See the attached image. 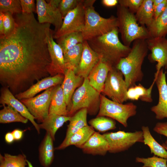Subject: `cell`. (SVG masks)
<instances>
[{
  "mask_svg": "<svg viewBox=\"0 0 167 167\" xmlns=\"http://www.w3.org/2000/svg\"><path fill=\"white\" fill-rule=\"evenodd\" d=\"M79 148L86 154L103 156L108 152L109 148L108 143L103 135L95 131Z\"/></svg>",
  "mask_w": 167,
  "mask_h": 167,
  "instance_id": "20",
  "label": "cell"
},
{
  "mask_svg": "<svg viewBox=\"0 0 167 167\" xmlns=\"http://www.w3.org/2000/svg\"><path fill=\"white\" fill-rule=\"evenodd\" d=\"M0 103L2 106L10 105L12 107L21 115L29 120L35 127L38 134L40 129L39 124L35 121V118L30 113L25 106L6 87H2L1 90Z\"/></svg>",
  "mask_w": 167,
  "mask_h": 167,
  "instance_id": "16",
  "label": "cell"
},
{
  "mask_svg": "<svg viewBox=\"0 0 167 167\" xmlns=\"http://www.w3.org/2000/svg\"><path fill=\"white\" fill-rule=\"evenodd\" d=\"M137 108L136 105L132 102L120 103L101 94L100 108L97 117L110 118L127 127L128 119L136 114Z\"/></svg>",
  "mask_w": 167,
  "mask_h": 167,
  "instance_id": "7",
  "label": "cell"
},
{
  "mask_svg": "<svg viewBox=\"0 0 167 167\" xmlns=\"http://www.w3.org/2000/svg\"><path fill=\"white\" fill-rule=\"evenodd\" d=\"M81 32H74L62 36L56 39V43L61 48L63 54L84 41Z\"/></svg>",
  "mask_w": 167,
  "mask_h": 167,
  "instance_id": "32",
  "label": "cell"
},
{
  "mask_svg": "<svg viewBox=\"0 0 167 167\" xmlns=\"http://www.w3.org/2000/svg\"><path fill=\"white\" fill-rule=\"evenodd\" d=\"M46 1L53 7L58 8L61 0H48Z\"/></svg>",
  "mask_w": 167,
  "mask_h": 167,
  "instance_id": "48",
  "label": "cell"
},
{
  "mask_svg": "<svg viewBox=\"0 0 167 167\" xmlns=\"http://www.w3.org/2000/svg\"><path fill=\"white\" fill-rule=\"evenodd\" d=\"M15 140L16 141L20 140L23 136L24 131L18 129H15L11 132Z\"/></svg>",
  "mask_w": 167,
  "mask_h": 167,
  "instance_id": "44",
  "label": "cell"
},
{
  "mask_svg": "<svg viewBox=\"0 0 167 167\" xmlns=\"http://www.w3.org/2000/svg\"><path fill=\"white\" fill-rule=\"evenodd\" d=\"M90 126L94 129L101 132L114 130L116 128L114 120L105 116L96 117L90 120L88 122Z\"/></svg>",
  "mask_w": 167,
  "mask_h": 167,
  "instance_id": "35",
  "label": "cell"
},
{
  "mask_svg": "<svg viewBox=\"0 0 167 167\" xmlns=\"http://www.w3.org/2000/svg\"><path fill=\"white\" fill-rule=\"evenodd\" d=\"M91 126H85L74 133L64 143H62L55 148L58 150H62L71 145L79 148L83 145L95 132Z\"/></svg>",
  "mask_w": 167,
  "mask_h": 167,
  "instance_id": "25",
  "label": "cell"
},
{
  "mask_svg": "<svg viewBox=\"0 0 167 167\" xmlns=\"http://www.w3.org/2000/svg\"><path fill=\"white\" fill-rule=\"evenodd\" d=\"M135 15L139 24L148 27L154 19L152 0H143Z\"/></svg>",
  "mask_w": 167,
  "mask_h": 167,
  "instance_id": "28",
  "label": "cell"
},
{
  "mask_svg": "<svg viewBox=\"0 0 167 167\" xmlns=\"http://www.w3.org/2000/svg\"><path fill=\"white\" fill-rule=\"evenodd\" d=\"M100 95L101 93L90 85L88 79L84 78L82 85L73 94L68 116L71 117L84 108L87 109L90 115L96 114L99 109Z\"/></svg>",
  "mask_w": 167,
  "mask_h": 167,
  "instance_id": "6",
  "label": "cell"
},
{
  "mask_svg": "<svg viewBox=\"0 0 167 167\" xmlns=\"http://www.w3.org/2000/svg\"><path fill=\"white\" fill-rule=\"evenodd\" d=\"M64 77V75L58 74L54 76L44 78L37 82L25 91L16 94L15 96L19 100L32 98L41 91L61 84Z\"/></svg>",
  "mask_w": 167,
  "mask_h": 167,
  "instance_id": "18",
  "label": "cell"
},
{
  "mask_svg": "<svg viewBox=\"0 0 167 167\" xmlns=\"http://www.w3.org/2000/svg\"><path fill=\"white\" fill-rule=\"evenodd\" d=\"M109 145L108 152L117 153L127 150L137 142L143 143L142 131L126 132L119 131L103 134Z\"/></svg>",
  "mask_w": 167,
  "mask_h": 167,
  "instance_id": "9",
  "label": "cell"
},
{
  "mask_svg": "<svg viewBox=\"0 0 167 167\" xmlns=\"http://www.w3.org/2000/svg\"><path fill=\"white\" fill-rule=\"evenodd\" d=\"M26 156L24 154L12 155L0 154V167H26L28 165Z\"/></svg>",
  "mask_w": 167,
  "mask_h": 167,
  "instance_id": "34",
  "label": "cell"
},
{
  "mask_svg": "<svg viewBox=\"0 0 167 167\" xmlns=\"http://www.w3.org/2000/svg\"><path fill=\"white\" fill-rule=\"evenodd\" d=\"M162 145L167 151V145H166L165 143H162Z\"/></svg>",
  "mask_w": 167,
  "mask_h": 167,
  "instance_id": "51",
  "label": "cell"
},
{
  "mask_svg": "<svg viewBox=\"0 0 167 167\" xmlns=\"http://www.w3.org/2000/svg\"><path fill=\"white\" fill-rule=\"evenodd\" d=\"M87 109H82L71 116L67 126L65 137L62 143H64L74 133L81 128L88 126Z\"/></svg>",
  "mask_w": 167,
  "mask_h": 167,
  "instance_id": "24",
  "label": "cell"
},
{
  "mask_svg": "<svg viewBox=\"0 0 167 167\" xmlns=\"http://www.w3.org/2000/svg\"><path fill=\"white\" fill-rule=\"evenodd\" d=\"M153 81L158 89L159 99L157 104L151 107V111L155 113L157 119L167 118V84L165 73L163 68L157 75H154Z\"/></svg>",
  "mask_w": 167,
  "mask_h": 167,
  "instance_id": "15",
  "label": "cell"
},
{
  "mask_svg": "<svg viewBox=\"0 0 167 167\" xmlns=\"http://www.w3.org/2000/svg\"><path fill=\"white\" fill-rule=\"evenodd\" d=\"M83 50L80 62L75 72L84 79L87 78L90 73L98 63L100 57L90 47L87 41L83 43Z\"/></svg>",
  "mask_w": 167,
  "mask_h": 167,
  "instance_id": "17",
  "label": "cell"
},
{
  "mask_svg": "<svg viewBox=\"0 0 167 167\" xmlns=\"http://www.w3.org/2000/svg\"><path fill=\"white\" fill-rule=\"evenodd\" d=\"M20 2L22 13L29 14L36 12L35 0H20Z\"/></svg>",
  "mask_w": 167,
  "mask_h": 167,
  "instance_id": "41",
  "label": "cell"
},
{
  "mask_svg": "<svg viewBox=\"0 0 167 167\" xmlns=\"http://www.w3.org/2000/svg\"><path fill=\"white\" fill-rule=\"evenodd\" d=\"M71 117L55 114H49L44 121L39 124V126L40 129H44L49 133L54 141L55 135L58 130L65 123L69 121Z\"/></svg>",
  "mask_w": 167,
  "mask_h": 167,
  "instance_id": "26",
  "label": "cell"
},
{
  "mask_svg": "<svg viewBox=\"0 0 167 167\" xmlns=\"http://www.w3.org/2000/svg\"><path fill=\"white\" fill-rule=\"evenodd\" d=\"M0 12H9L13 15L22 13L20 0H0Z\"/></svg>",
  "mask_w": 167,
  "mask_h": 167,
  "instance_id": "36",
  "label": "cell"
},
{
  "mask_svg": "<svg viewBox=\"0 0 167 167\" xmlns=\"http://www.w3.org/2000/svg\"><path fill=\"white\" fill-rule=\"evenodd\" d=\"M54 141L49 133L46 132L38 148L39 160L43 167H49L54 161Z\"/></svg>",
  "mask_w": 167,
  "mask_h": 167,
  "instance_id": "22",
  "label": "cell"
},
{
  "mask_svg": "<svg viewBox=\"0 0 167 167\" xmlns=\"http://www.w3.org/2000/svg\"><path fill=\"white\" fill-rule=\"evenodd\" d=\"M151 37H165L167 35V5L164 11L147 28Z\"/></svg>",
  "mask_w": 167,
  "mask_h": 167,
  "instance_id": "30",
  "label": "cell"
},
{
  "mask_svg": "<svg viewBox=\"0 0 167 167\" xmlns=\"http://www.w3.org/2000/svg\"><path fill=\"white\" fill-rule=\"evenodd\" d=\"M116 14L118 28L124 45L130 46L136 40H146L151 37L147 28L139 25L135 14L127 8L118 5Z\"/></svg>",
  "mask_w": 167,
  "mask_h": 167,
  "instance_id": "5",
  "label": "cell"
},
{
  "mask_svg": "<svg viewBox=\"0 0 167 167\" xmlns=\"http://www.w3.org/2000/svg\"><path fill=\"white\" fill-rule=\"evenodd\" d=\"M5 139L6 142L9 144L11 143L15 140L12 133L10 132L7 133L6 134Z\"/></svg>",
  "mask_w": 167,
  "mask_h": 167,
  "instance_id": "46",
  "label": "cell"
},
{
  "mask_svg": "<svg viewBox=\"0 0 167 167\" xmlns=\"http://www.w3.org/2000/svg\"><path fill=\"white\" fill-rule=\"evenodd\" d=\"M54 87L48 88L36 96L20 100L40 123L42 122L49 115L52 92Z\"/></svg>",
  "mask_w": 167,
  "mask_h": 167,
  "instance_id": "11",
  "label": "cell"
},
{
  "mask_svg": "<svg viewBox=\"0 0 167 167\" xmlns=\"http://www.w3.org/2000/svg\"><path fill=\"white\" fill-rule=\"evenodd\" d=\"M143 0H119L120 6L127 8L133 14H135L142 4Z\"/></svg>",
  "mask_w": 167,
  "mask_h": 167,
  "instance_id": "40",
  "label": "cell"
},
{
  "mask_svg": "<svg viewBox=\"0 0 167 167\" xmlns=\"http://www.w3.org/2000/svg\"><path fill=\"white\" fill-rule=\"evenodd\" d=\"M135 161L143 164L141 167H167V159L155 155L147 158L137 157Z\"/></svg>",
  "mask_w": 167,
  "mask_h": 167,
  "instance_id": "37",
  "label": "cell"
},
{
  "mask_svg": "<svg viewBox=\"0 0 167 167\" xmlns=\"http://www.w3.org/2000/svg\"><path fill=\"white\" fill-rule=\"evenodd\" d=\"M163 1V0H152V5L154 10Z\"/></svg>",
  "mask_w": 167,
  "mask_h": 167,
  "instance_id": "49",
  "label": "cell"
},
{
  "mask_svg": "<svg viewBox=\"0 0 167 167\" xmlns=\"http://www.w3.org/2000/svg\"><path fill=\"white\" fill-rule=\"evenodd\" d=\"M3 13L4 35L2 36H7L10 35L14 30L15 21L13 15L11 13L9 12Z\"/></svg>",
  "mask_w": 167,
  "mask_h": 167,
  "instance_id": "38",
  "label": "cell"
},
{
  "mask_svg": "<svg viewBox=\"0 0 167 167\" xmlns=\"http://www.w3.org/2000/svg\"><path fill=\"white\" fill-rule=\"evenodd\" d=\"M101 2L104 6L106 7H111L117 5L118 3V0H102Z\"/></svg>",
  "mask_w": 167,
  "mask_h": 167,
  "instance_id": "45",
  "label": "cell"
},
{
  "mask_svg": "<svg viewBox=\"0 0 167 167\" xmlns=\"http://www.w3.org/2000/svg\"><path fill=\"white\" fill-rule=\"evenodd\" d=\"M146 41L151 52L149 58L151 61L157 62L154 75H156L163 67H167V39L165 37H150Z\"/></svg>",
  "mask_w": 167,
  "mask_h": 167,
  "instance_id": "13",
  "label": "cell"
},
{
  "mask_svg": "<svg viewBox=\"0 0 167 167\" xmlns=\"http://www.w3.org/2000/svg\"><path fill=\"white\" fill-rule=\"evenodd\" d=\"M166 69V71L165 72V74L166 73L167 74V68Z\"/></svg>",
  "mask_w": 167,
  "mask_h": 167,
  "instance_id": "52",
  "label": "cell"
},
{
  "mask_svg": "<svg viewBox=\"0 0 167 167\" xmlns=\"http://www.w3.org/2000/svg\"><path fill=\"white\" fill-rule=\"evenodd\" d=\"M84 0L80 1L77 6L69 12L63 19L60 29L54 34V39L71 33L82 32L85 24V10Z\"/></svg>",
  "mask_w": 167,
  "mask_h": 167,
  "instance_id": "10",
  "label": "cell"
},
{
  "mask_svg": "<svg viewBox=\"0 0 167 167\" xmlns=\"http://www.w3.org/2000/svg\"><path fill=\"white\" fill-rule=\"evenodd\" d=\"M3 15L4 13L2 12H0V36H3L4 35Z\"/></svg>",
  "mask_w": 167,
  "mask_h": 167,
  "instance_id": "47",
  "label": "cell"
},
{
  "mask_svg": "<svg viewBox=\"0 0 167 167\" xmlns=\"http://www.w3.org/2000/svg\"><path fill=\"white\" fill-rule=\"evenodd\" d=\"M27 162L28 164V167H34L32 165L31 163L28 160H27Z\"/></svg>",
  "mask_w": 167,
  "mask_h": 167,
  "instance_id": "50",
  "label": "cell"
},
{
  "mask_svg": "<svg viewBox=\"0 0 167 167\" xmlns=\"http://www.w3.org/2000/svg\"><path fill=\"white\" fill-rule=\"evenodd\" d=\"M167 5V0H163L154 10V19L157 18L165 11Z\"/></svg>",
  "mask_w": 167,
  "mask_h": 167,
  "instance_id": "43",
  "label": "cell"
},
{
  "mask_svg": "<svg viewBox=\"0 0 167 167\" xmlns=\"http://www.w3.org/2000/svg\"><path fill=\"white\" fill-rule=\"evenodd\" d=\"M13 16V32L0 36V82L15 95L50 76L47 33L50 24L40 23L33 13Z\"/></svg>",
  "mask_w": 167,
  "mask_h": 167,
  "instance_id": "1",
  "label": "cell"
},
{
  "mask_svg": "<svg viewBox=\"0 0 167 167\" xmlns=\"http://www.w3.org/2000/svg\"><path fill=\"white\" fill-rule=\"evenodd\" d=\"M155 82H153L148 88L143 87L140 84L129 88L127 91L126 97L127 100L132 101H141L147 102L152 101V91Z\"/></svg>",
  "mask_w": 167,
  "mask_h": 167,
  "instance_id": "27",
  "label": "cell"
},
{
  "mask_svg": "<svg viewBox=\"0 0 167 167\" xmlns=\"http://www.w3.org/2000/svg\"><path fill=\"white\" fill-rule=\"evenodd\" d=\"M123 77L120 71L115 67H112L101 93L114 101L121 104L126 101L128 88Z\"/></svg>",
  "mask_w": 167,
  "mask_h": 167,
  "instance_id": "8",
  "label": "cell"
},
{
  "mask_svg": "<svg viewBox=\"0 0 167 167\" xmlns=\"http://www.w3.org/2000/svg\"><path fill=\"white\" fill-rule=\"evenodd\" d=\"M49 113L68 116L67 106L61 84L54 87L52 90Z\"/></svg>",
  "mask_w": 167,
  "mask_h": 167,
  "instance_id": "23",
  "label": "cell"
},
{
  "mask_svg": "<svg viewBox=\"0 0 167 167\" xmlns=\"http://www.w3.org/2000/svg\"><path fill=\"white\" fill-rule=\"evenodd\" d=\"M80 1V0H61L58 8L63 19L69 12L77 6Z\"/></svg>",
  "mask_w": 167,
  "mask_h": 167,
  "instance_id": "39",
  "label": "cell"
},
{
  "mask_svg": "<svg viewBox=\"0 0 167 167\" xmlns=\"http://www.w3.org/2000/svg\"><path fill=\"white\" fill-rule=\"evenodd\" d=\"M96 1L84 0L85 22L81 33L84 41H88L118 28L116 17L111 15L109 18H104L95 10L93 4Z\"/></svg>",
  "mask_w": 167,
  "mask_h": 167,
  "instance_id": "4",
  "label": "cell"
},
{
  "mask_svg": "<svg viewBox=\"0 0 167 167\" xmlns=\"http://www.w3.org/2000/svg\"><path fill=\"white\" fill-rule=\"evenodd\" d=\"M166 39H167V38H166Z\"/></svg>",
  "mask_w": 167,
  "mask_h": 167,
  "instance_id": "53",
  "label": "cell"
},
{
  "mask_svg": "<svg viewBox=\"0 0 167 167\" xmlns=\"http://www.w3.org/2000/svg\"><path fill=\"white\" fill-rule=\"evenodd\" d=\"M112 67L100 58L87 78L90 85L100 93L102 91L108 74Z\"/></svg>",
  "mask_w": 167,
  "mask_h": 167,
  "instance_id": "19",
  "label": "cell"
},
{
  "mask_svg": "<svg viewBox=\"0 0 167 167\" xmlns=\"http://www.w3.org/2000/svg\"><path fill=\"white\" fill-rule=\"evenodd\" d=\"M36 9L40 23L52 24L55 27L54 33L60 29L63 18L58 8L53 7L44 0H36Z\"/></svg>",
  "mask_w": 167,
  "mask_h": 167,
  "instance_id": "14",
  "label": "cell"
},
{
  "mask_svg": "<svg viewBox=\"0 0 167 167\" xmlns=\"http://www.w3.org/2000/svg\"><path fill=\"white\" fill-rule=\"evenodd\" d=\"M148 50L146 40H136L133 42L129 54L117 65L116 67L123 74L128 88L142 80V65Z\"/></svg>",
  "mask_w": 167,
  "mask_h": 167,
  "instance_id": "3",
  "label": "cell"
},
{
  "mask_svg": "<svg viewBox=\"0 0 167 167\" xmlns=\"http://www.w3.org/2000/svg\"><path fill=\"white\" fill-rule=\"evenodd\" d=\"M141 129L143 134V143L149 147L151 153L158 157L167 159V151L152 137L149 127L143 126Z\"/></svg>",
  "mask_w": 167,
  "mask_h": 167,
  "instance_id": "29",
  "label": "cell"
},
{
  "mask_svg": "<svg viewBox=\"0 0 167 167\" xmlns=\"http://www.w3.org/2000/svg\"><path fill=\"white\" fill-rule=\"evenodd\" d=\"M153 130L158 134L164 135L167 137V122L157 123ZM165 143L167 145V140Z\"/></svg>",
  "mask_w": 167,
  "mask_h": 167,
  "instance_id": "42",
  "label": "cell"
},
{
  "mask_svg": "<svg viewBox=\"0 0 167 167\" xmlns=\"http://www.w3.org/2000/svg\"><path fill=\"white\" fill-rule=\"evenodd\" d=\"M54 31L49 28L47 31V41L51 63L50 68V76L58 74L64 75L66 70L64 54L60 46L54 40Z\"/></svg>",
  "mask_w": 167,
  "mask_h": 167,
  "instance_id": "12",
  "label": "cell"
},
{
  "mask_svg": "<svg viewBox=\"0 0 167 167\" xmlns=\"http://www.w3.org/2000/svg\"><path fill=\"white\" fill-rule=\"evenodd\" d=\"M0 111V123H9L20 122L26 124L28 120L18 112L10 105H4Z\"/></svg>",
  "mask_w": 167,
  "mask_h": 167,
  "instance_id": "33",
  "label": "cell"
},
{
  "mask_svg": "<svg viewBox=\"0 0 167 167\" xmlns=\"http://www.w3.org/2000/svg\"><path fill=\"white\" fill-rule=\"evenodd\" d=\"M118 33L117 28L87 41L100 58L112 67H116L120 60L127 56L131 49L130 46H126L120 41Z\"/></svg>",
  "mask_w": 167,
  "mask_h": 167,
  "instance_id": "2",
  "label": "cell"
},
{
  "mask_svg": "<svg viewBox=\"0 0 167 167\" xmlns=\"http://www.w3.org/2000/svg\"><path fill=\"white\" fill-rule=\"evenodd\" d=\"M64 75V79L61 87L64 93L68 113L71 108V100L73 94L76 88L82 85L84 79L76 75L75 72L71 69H67Z\"/></svg>",
  "mask_w": 167,
  "mask_h": 167,
  "instance_id": "21",
  "label": "cell"
},
{
  "mask_svg": "<svg viewBox=\"0 0 167 167\" xmlns=\"http://www.w3.org/2000/svg\"><path fill=\"white\" fill-rule=\"evenodd\" d=\"M82 43L77 45L63 54L66 69H71L74 72L76 70L82 55L83 50Z\"/></svg>",
  "mask_w": 167,
  "mask_h": 167,
  "instance_id": "31",
  "label": "cell"
}]
</instances>
